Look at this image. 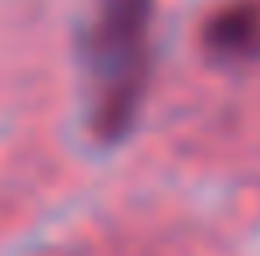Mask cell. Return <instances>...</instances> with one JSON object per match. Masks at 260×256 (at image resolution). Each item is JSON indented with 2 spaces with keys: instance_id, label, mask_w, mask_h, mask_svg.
Returning a JSON list of instances; mask_svg holds the SVG:
<instances>
[{
  "instance_id": "1",
  "label": "cell",
  "mask_w": 260,
  "mask_h": 256,
  "mask_svg": "<svg viewBox=\"0 0 260 256\" xmlns=\"http://www.w3.org/2000/svg\"><path fill=\"white\" fill-rule=\"evenodd\" d=\"M151 39V0H99L88 25V91L99 137H123L134 123Z\"/></svg>"
},
{
  "instance_id": "2",
  "label": "cell",
  "mask_w": 260,
  "mask_h": 256,
  "mask_svg": "<svg viewBox=\"0 0 260 256\" xmlns=\"http://www.w3.org/2000/svg\"><path fill=\"white\" fill-rule=\"evenodd\" d=\"M253 35H257V18L246 11H229L211 28V39L218 46H225L229 53H236L239 46H253Z\"/></svg>"
}]
</instances>
